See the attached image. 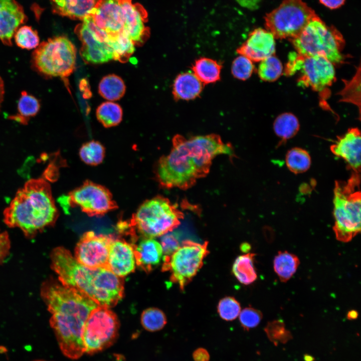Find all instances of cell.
<instances>
[{"label":"cell","mask_w":361,"mask_h":361,"mask_svg":"<svg viewBox=\"0 0 361 361\" xmlns=\"http://www.w3.org/2000/svg\"><path fill=\"white\" fill-rule=\"evenodd\" d=\"M233 148L216 134L187 138L177 134L172 148L156 162L157 182L165 189L186 190L209 173L214 158L220 154L233 155Z\"/></svg>","instance_id":"1"},{"label":"cell","mask_w":361,"mask_h":361,"mask_svg":"<svg viewBox=\"0 0 361 361\" xmlns=\"http://www.w3.org/2000/svg\"><path fill=\"white\" fill-rule=\"evenodd\" d=\"M40 295L51 314L50 325L62 352L69 358H79L85 352L83 325L98 305L82 292L52 279L42 283Z\"/></svg>","instance_id":"2"},{"label":"cell","mask_w":361,"mask_h":361,"mask_svg":"<svg viewBox=\"0 0 361 361\" xmlns=\"http://www.w3.org/2000/svg\"><path fill=\"white\" fill-rule=\"evenodd\" d=\"M51 266L63 285L86 294L98 305H116L124 294L123 278L106 268H90L79 263L63 247L53 249Z\"/></svg>","instance_id":"3"},{"label":"cell","mask_w":361,"mask_h":361,"mask_svg":"<svg viewBox=\"0 0 361 361\" xmlns=\"http://www.w3.org/2000/svg\"><path fill=\"white\" fill-rule=\"evenodd\" d=\"M3 214L7 226L20 229L30 239L53 226L59 212L48 181L43 177L28 180Z\"/></svg>","instance_id":"4"},{"label":"cell","mask_w":361,"mask_h":361,"mask_svg":"<svg viewBox=\"0 0 361 361\" xmlns=\"http://www.w3.org/2000/svg\"><path fill=\"white\" fill-rule=\"evenodd\" d=\"M184 217L176 205L164 197L157 196L139 206L127 227L133 241L137 240L136 233L141 239L154 238L172 232Z\"/></svg>","instance_id":"5"},{"label":"cell","mask_w":361,"mask_h":361,"mask_svg":"<svg viewBox=\"0 0 361 361\" xmlns=\"http://www.w3.org/2000/svg\"><path fill=\"white\" fill-rule=\"evenodd\" d=\"M289 40L296 52L301 55L323 57L333 64H340L344 60L342 51L345 41L342 35L317 15L297 36Z\"/></svg>","instance_id":"6"},{"label":"cell","mask_w":361,"mask_h":361,"mask_svg":"<svg viewBox=\"0 0 361 361\" xmlns=\"http://www.w3.org/2000/svg\"><path fill=\"white\" fill-rule=\"evenodd\" d=\"M359 173L353 172L347 181L337 180L333 197V227L336 239L348 242L360 232L361 196Z\"/></svg>","instance_id":"7"},{"label":"cell","mask_w":361,"mask_h":361,"mask_svg":"<svg viewBox=\"0 0 361 361\" xmlns=\"http://www.w3.org/2000/svg\"><path fill=\"white\" fill-rule=\"evenodd\" d=\"M76 49L66 37L55 36L42 42L32 54L33 68L48 77L65 78L75 68Z\"/></svg>","instance_id":"8"},{"label":"cell","mask_w":361,"mask_h":361,"mask_svg":"<svg viewBox=\"0 0 361 361\" xmlns=\"http://www.w3.org/2000/svg\"><path fill=\"white\" fill-rule=\"evenodd\" d=\"M298 72L300 74L298 79L299 85L311 88L324 99L329 96V88L335 79L334 66L331 62L323 57L291 53L285 74L292 76Z\"/></svg>","instance_id":"9"},{"label":"cell","mask_w":361,"mask_h":361,"mask_svg":"<svg viewBox=\"0 0 361 361\" xmlns=\"http://www.w3.org/2000/svg\"><path fill=\"white\" fill-rule=\"evenodd\" d=\"M316 15L302 0H283L266 15L265 26L275 39L290 40L297 36Z\"/></svg>","instance_id":"10"},{"label":"cell","mask_w":361,"mask_h":361,"mask_svg":"<svg viewBox=\"0 0 361 361\" xmlns=\"http://www.w3.org/2000/svg\"><path fill=\"white\" fill-rule=\"evenodd\" d=\"M119 328L116 314L109 307L98 305L90 312L83 327L84 352L92 355L109 347L116 341Z\"/></svg>","instance_id":"11"},{"label":"cell","mask_w":361,"mask_h":361,"mask_svg":"<svg viewBox=\"0 0 361 361\" xmlns=\"http://www.w3.org/2000/svg\"><path fill=\"white\" fill-rule=\"evenodd\" d=\"M207 241L200 244L190 240L182 242L168 258H162V271H169L170 280L181 291L193 280L208 255Z\"/></svg>","instance_id":"12"},{"label":"cell","mask_w":361,"mask_h":361,"mask_svg":"<svg viewBox=\"0 0 361 361\" xmlns=\"http://www.w3.org/2000/svg\"><path fill=\"white\" fill-rule=\"evenodd\" d=\"M60 200L67 207H80L89 216H102L118 208L107 188L90 180H86Z\"/></svg>","instance_id":"13"},{"label":"cell","mask_w":361,"mask_h":361,"mask_svg":"<svg viewBox=\"0 0 361 361\" xmlns=\"http://www.w3.org/2000/svg\"><path fill=\"white\" fill-rule=\"evenodd\" d=\"M113 239L93 231L84 233L75 249V258L80 264L90 268L108 269L110 244Z\"/></svg>","instance_id":"14"},{"label":"cell","mask_w":361,"mask_h":361,"mask_svg":"<svg viewBox=\"0 0 361 361\" xmlns=\"http://www.w3.org/2000/svg\"><path fill=\"white\" fill-rule=\"evenodd\" d=\"M124 21L123 33L135 44L143 43L147 39L149 30L145 26L147 12L140 4L131 0H119Z\"/></svg>","instance_id":"15"},{"label":"cell","mask_w":361,"mask_h":361,"mask_svg":"<svg viewBox=\"0 0 361 361\" xmlns=\"http://www.w3.org/2000/svg\"><path fill=\"white\" fill-rule=\"evenodd\" d=\"M75 33L82 42L80 54L85 62L98 64L113 60L111 48L100 41L83 22L76 26Z\"/></svg>","instance_id":"16"},{"label":"cell","mask_w":361,"mask_h":361,"mask_svg":"<svg viewBox=\"0 0 361 361\" xmlns=\"http://www.w3.org/2000/svg\"><path fill=\"white\" fill-rule=\"evenodd\" d=\"M360 133L357 128H351L343 135L337 136L330 146V150L336 156L342 158L352 172L360 170Z\"/></svg>","instance_id":"17"},{"label":"cell","mask_w":361,"mask_h":361,"mask_svg":"<svg viewBox=\"0 0 361 361\" xmlns=\"http://www.w3.org/2000/svg\"><path fill=\"white\" fill-rule=\"evenodd\" d=\"M90 15L95 24L109 35L124 33L119 0H99Z\"/></svg>","instance_id":"18"},{"label":"cell","mask_w":361,"mask_h":361,"mask_svg":"<svg viewBox=\"0 0 361 361\" xmlns=\"http://www.w3.org/2000/svg\"><path fill=\"white\" fill-rule=\"evenodd\" d=\"M275 39L272 34L266 29H255L237 50V53L247 57L252 62H261L274 55L275 52Z\"/></svg>","instance_id":"19"},{"label":"cell","mask_w":361,"mask_h":361,"mask_svg":"<svg viewBox=\"0 0 361 361\" xmlns=\"http://www.w3.org/2000/svg\"><path fill=\"white\" fill-rule=\"evenodd\" d=\"M27 19L23 7L16 0H0V41L11 46L16 31Z\"/></svg>","instance_id":"20"},{"label":"cell","mask_w":361,"mask_h":361,"mask_svg":"<svg viewBox=\"0 0 361 361\" xmlns=\"http://www.w3.org/2000/svg\"><path fill=\"white\" fill-rule=\"evenodd\" d=\"M135 264L132 243L122 239H113L109 249L108 269L123 278L134 272Z\"/></svg>","instance_id":"21"},{"label":"cell","mask_w":361,"mask_h":361,"mask_svg":"<svg viewBox=\"0 0 361 361\" xmlns=\"http://www.w3.org/2000/svg\"><path fill=\"white\" fill-rule=\"evenodd\" d=\"M132 244L135 263L146 273L151 272L162 260V246L153 238H142L137 244Z\"/></svg>","instance_id":"22"},{"label":"cell","mask_w":361,"mask_h":361,"mask_svg":"<svg viewBox=\"0 0 361 361\" xmlns=\"http://www.w3.org/2000/svg\"><path fill=\"white\" fill-rule=\"evenodd\" d=\"M53 12L72 19L83 20L90 15L99 0H51Z\"/></svg>","instance_id":"23"},{"label":"cell","mask_w":361,"mask_h":361,"mask_svg":"<svg viewBox=\"0 0 361 361\" xmlns=\"http://www.w3.org/2000/svg\"><path fill=\"white\" fill-rule=\"evenodd\" d=\"M203 84L193 72L183 73L176 76L172 85V94L176 100L194 99L202 91Z\"/></svg>","instance_id":"24"},{"label":"cell","mask_w":361,"mask_h":361,"mask_svg":"<svg viewBox=\"0 0 361 361\" xmlns=\"http://www.w3.org/2000/svg\"><path fill=\"white\" fill-rule=\"evenodd\" d=\"M41 108L40 101L26 91L21 92L18 100V112L9 118L21 124L27 125L30 119L39 113Z\"/></svg>","instance_id":"25"},{"label":"cell","mask_w":361,"mask_h":361,"mask_svg":"<svg viewBox=\"0 0 361 361\" xmlns=\"http://www.w3.org/2000/svg\"><path fill=\"white\" fill-rule=\"evenodd\" d=\"M300 264L298 257L287 251H279L273 260V268L280 281L286 282L296 273Z\"/></svg>","instance_id":"26"},{"label":"cell","mask_w":361,"mask_h":361,"mask_svg":"<svg viewBox=\"0 0 361 361\" xmlns=\"http://www.w3.org/2000/svg\"><path fill=\"white\" fill-rule=\"evenodd\" d=\"M255 254L248 253L238 256L233 263L232 271L237 279L242 284L249 285L257 278L254 267Z\"/></svg>","instance_id":"27"},{"label":"cell","mask_w":361,"mask_h":361,"mask_svg":"<svg viewBox=\"0 0 361 361\" xmlns=\"http://www.w3.org/2000/svg\"><path fill=\"white\" fill-rule=\"evenodd\" d=\"M222 66L208 58H200L193 65V73L203 84L215 83L220 79Z\"/></svg>","instance_id":"28"},{"label":"cell","mask_w":361,"mask_h":361,"mask_svg":"<svg viewBox=\"0 0 361 361\" xmlns=\"http://www.w3.org/2000/svg\"><path fill=\"white\" fill-rule=\"evenodd\" d=\"M125 90L123 80L115 74H109L103 77L98 86L100 95L110 101L120 99L125 94Z\"/></svg>","instance_id":"29"},{"label":"cell","mask_w":361,"mask_h":361,"mask_svg":"<svg viewBox=\"0 0 361 361\" xmlns=\"http://www.w3.org/2000/svg\"><path fill=\"white\" fill-rule=\"evenodd\" d=\"M273 129L275 134L281 139V144L294 136L299 129L297 117L291 113H284L275 120Z\"/></svg>","instance_id":"30"},{"label":"cell","mask_w":361,"mask_h":361,"mask_svg":"<svg viewBox=\"0 0 361 361\" xmlns=\"http://www.w3.org/2000/svg\"><path fill=\"white\" fill-rule=\"evenodd\" d=\"M108 44L112 49L113 60L123 63L135 51L134 44L124 33L109 36Z\"/></svg>","instance_id":"31"},{"label":"cell","mask_w":361,"mask_h":361,"mask_svg":"<svg viewBox=\"0 0 361 361\" xmlns=\"http://www.w3.org/2000/svg\"><path fill=\"white\" fill-rule=\"evenodd\" d=\"M122 109L117 103L106 101L97 108L96 117L105 127H111L119 124L122 119Z\"/></svg>","instance_id":"32"},{"label":"cell","mask_w":361,"mask_h":361,"mask_svg":"<svg viewBox=\"0 0 361 361\" xmlns=\"http://www.w3.org/2000/svg\"><path fill=\"white\" fill-rule=\"evenodd\" d=\"M310 156L305 149L294 147L288 151L285 162L288 168L295 174L306 171L311 165Z\"/></svg>","instance_id":"33"},{"label":"cell","mask_w":361,"mask_h":361,"mask_svg":"<svg viewBox=\"0 0 361 361\" xmlns=\"http://www.w3.org/2000/svg\"><path fill=\"white\" fill-rule=\"evenodd\" d=\"M105 148L99 141L91 140L83 144L79 150L81 159L86 164L97 165L105 156Z\"/></svg>","instance_id":"34"},{"label":"cell","mask_w":361,"mask_h":361,"mask_svg":"<svg viewBox=\"0 0 361 361\" xmlns=\"http://www.w3.org/2000/svg\"><path fill=\"white\" fill-rule=\"evenodd\" d=\"M140 320L143 328L150 332L161 330L167 323L164 313L155 307L148 308L143 310L141 314Z\"/></svg>","instance_id":"35"},{"label":"cell","mask_w":361,"mask_h":361,"mask_svg":"<svg viewBox=\"0 0 361 361\" xmlns=\"http://www.w3.org/2000/svg\"><path fill=\"white\" fill-rule=\"evenodd\" d=\"M344 87L340 92L341 101L355 105L360 109V68L358 67L355 74L351 79L344 80Z\"/></svg>","instance_id":"36"},{"label":"cell","mask_w":361,"mask_h":361,"mask_svg":"<svg viewBox=\"0 0 361 361\" xmlns=\"http://www.w3.org/2000/svg\"><path fill=\"white\" fill-rule=\"evenodd\" d=\"M283 67L280 60L274 55L261 61L258 69L260 79L272 82L278 79L282 73Z\"/></svg>","instance_id":"37"},{"label":"cell","mask_w":361,"mask_h":361,"mask_svg":"<svg viewBox=\"0 0 361 361\" xmlns=\"http://www.w3.org/2000/svg\"><path fill=\"white\" fill-rule=\"evenodd\" d=\"M14 37L17 45L23 49H35L40 44L38 33L31 26L20 27L16 31Z\"/></svg>","instance_id":"38"},{"label":"cell","mask_w":361,"mask_h":361,"mask_svg":"<svg viewBox=\"0 0 361 361\" xmlns=\"http://www.w3.org/2000/svg\"><path fill=\"white\" fill-rule=\"evenodd\" d=\"M264 330L269 340L276 345L285 343L292 338L291 333L281 320L269 322Z\"/></svg>","instance_id":"39"},{"label":"cell","mask_w":361,"mask_h":361,"mask_svg":"<svg viewBox=\"0 0 361 361\" xmlns=\"http://www.w3.org/2000/svg\"><path fill=\"white\" fill-rule=\"evenodd\" d=\"M241 310L240 304L234 297L227 296L221 299L217 306L220 316L226 321H232L238 317Z\"/></svg>","instance_id":"40"},{"label":"cell","mask_w":361,"mask_h":361,"mask_svg":"<svg viewBox=\"0 0 361 361\" xmlns=\"http://www.w3.org/2000/svg\"><path fill=\"white\" fill-rule=\"evenodd\" d=\"M231 70L234 77L239 80H246L252 74L254 65L250 59L240 55L233 61Z\"/></svg>","instance_id":"41"},{"label":"cell","mask_w":361,"mask_h":361,"mask_svg":"<svg viewBox=\"0 0 361 361\" xmlns=\"http://www.w3.org/2000/svg\"><path fill=\"white\" fill-rule=\"evenodd\" d=\"M238 316L241 326L247 331L258 325L263 317L260 311L250 307L243 309Z\"/></svg>","instance_id":"42"},{"label":"cell","mask_w":361,"mask_h":361,"mask_svg":"<svg viewBox=\"0 0 361 361\" xmlns=\"http://www.w3.org/2000/svg\"><path fill=\"white\" fill-rule=\"evenodd\" d=\"M160 242L164 254L162 258L169 257L180 246L176 235L171 232L161 236Z\"/></svg>","instance_id":"43"},{"label":"cell","mask_w":361,"mask_h":361,"mask_svg":"<svg viewBox=\"0 0 361 361\" xmlns=\"http://www.w3.org/2000/svg\"><path fill=\"white\" fill-rule=\"evenodd\" d=\"M11 248V241L7 232H0V265L8 256Z\"/></svg>","instance_id":"44"},{"label":"cell","mask_w":361,"mask_h":361,"mask_svg":"<svg viewBox=\"0 0 361 361\" xmlns=\"http://www.w3.org/2000/svg\"><path fill=\"white\" fill-rule=\"evenodd\" d=\"M193 358L194 361H209L210 356L206 349L199 347L194 351Z\"/></svg>","instance_id":"45"},{"label":"cell","mask_w":361,"mask_h":361,"mask_svg":"<svg viewBox=\"0 0 361 361\" xmlns=\"http://www.w3.org/2000/svg\"><path fill=\"white\" fill-rule=\"evenodd\" d=\"M239 5L251 11L257 10L261 0H236Z\"/></svg>","instance_id":"46"},{"label":"cell","mask_w":361,"mask_h":361,"mask_svg":"<svg viewBox=\"0 0 361 361\" xmlns=\"http://www.w3.org/2000/svg\"><path fill=\"white\" fill-rule=\"evenodd\" d=\"M319 2L330 9H337L344 5L345 0H319Z\"/></svg>","instance_id":"47"},{"label":"cell","mask_w":361,"mask_h":361,"mask_svg":"<svg viewBox=\"0 0 361 361\" xmlns=\"http://www.w3.org/2000/svg\"><path fill=\"white\" fill-rule=\"evenodd\" d=\"M5 93V91L4 82L2 78L0 76V109L2 102L4 100Z\"/></svg>","instance_id":"48"},{"label":"cell","mask_w":361,"mask_h":361,"mask_svg":"<svg viewBox=\"0 0 361 361\" xmlns=\"http://www.w3.org/2000/svg\"><path fill=\"white\" fill-rule=\"evenodd\" d=\"M358 313L355 310H351L349 311L347 314V318L349 320H354L357 318Z\"/></svg>","instance_id":"49"},{"label":"cell","mask_w":361,"mask_h":361,"mask_svg":"<svg viewBox=\"0 0 361 361\" xmlns=\"http://www.w3.org/2000/svg\"><path fill=\"white\" fill-rule=\"evenodd\" d=\"M250 249V245L247 243L242 244L241 247V250L244 252H248Z\"/></svg>","instance_id":"50"},{"label":"cell","mask_w":361,"mask_h":361,"mask_svg":"<svg viewBox=\"0 0 361 361\" xmlns=\"http://www.w3.org/2000/svg\"><path fill=\"white\" fill-rule=\"evenodd\" d=\"M305 358H308V359H307L306 361H311L312 359V357H311V356H309V355H308L307 356H306V357H305Z\"/></svg>","instance_id":"51"},{"label":"cell","mask_w":361,"mask_h":361,"mask_svg":"<svg viewBox=\"0 0 361 361\" xmlns=\"http://www.w3.org/2000/svg\"><path fill=\"white\" fill-rule=\"evenodd\" d=\"M34 361H46V360H42V359H38V360H34Z\"/></svg>","instance_id":"52"}]
</instances>
